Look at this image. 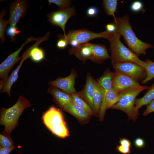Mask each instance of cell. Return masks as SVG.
<instances>
[{"instance_id": "44dd1931", "label": "cell", "mask_w": 154, "mask_h": 154, "mask_svg": "<svg viewBox=\"0 0 154 154\" xmlns=\"http://www.w3.org/2000/svg\"><path fill=\"white\" fill-rule=\"evenodd\" d=\"M63 110L70 113L81 122L87 120L91 115L84 109L72 102L67 105Z\"/></svg>"}, {"instance_id": "2e32d148", "label": "cell", "mask_w": 154, "mask_h": 154, "mask_svg": "<svg viewBox=\"0 0 154 154\" xmlns=\"http://www.w3.org/2000/svg\"><path fill=\"white\" fill-rule=\"evenodd\" d=\"M120 92L112 88L108 92L106 96L104 106L101 108L99 113V117L100 121H103L106 110L111 109L119 101L120 99Z\"/></svg>"}, {"instance_id": "277c9868", "label": "cell", "mask_w": 154, "mask_h": 154, "mask_svg": "<svg viewBox=\"0 0 154 154\" xmlns=\"http://www.w3.org/2000/svg\"><path fill=\"white\" fill-rule=\"evenodd\" d=\"M147 86L134 87L120 91V99L111 109L119 110L125 113L129 120L135 122L139 115L134 109V102L136 97L141 92L147 89Z\"/></svg>"}, {"instance_id": "7402d4cb", "label": "cell", "mask_w": 154, "mask_h": 154, "mask_svg": "<svg viewBox=\"0 0 154 154\" xmlns=\"http://www.w3.org/2000/svg\"><path fill=\"white\" fill-rule=\"evenodd\" d=\"M144 95L142 98H136L134 102L135 111L139 112V109L145 105H147L154 99V81L152 85L149 87Z\"/></svg>"}, {"instance_id": "ac0fdd59", "label": "cell", "mask_w": 154, "mask_h": 154, "mask_svg": "<svg viewBox=\"0 0 154 154\" xmlns=\"http://www.w3.org/2000/svg\"><path fill=\"white\" fill-rule=\"evenodd\" d=\"M47 93L51 94L56 103L62 109L72 102L71 94L58 88L50 87L47 90Z\"/></svg>"}, {"instance_id": "d590c367", "label": "cell", "mask_w": 154, "mask_h": 154, "mask_svg": "<svg viewBox=\"0 0 154 154\" xmlns=\"http://www.w3.org/2000/svg\"><path fill=\"white\" fill-rule=\"evenodd\" d=\"M134 144L137 148H141L145 146V143L143 139L141 137H138L135 139Z\"/></svg>"}, {"instance_id": "4dcf8cb0", "label": "cell", "mask_w": 154, "mask_h": 154, "mask_svg": "<svg viewBox=\"0 0 154 154\" xmlns=\"http://www.w3.org/2000/svg\"><path fill=\"white\" fill-rule=\"evenodd\" d=\"M59 39L57 40L56 46L57 48L61 49H65L69 44V42L65 38L63 35H61L58 36Z\"/></svg>"}, {"instance_id": "603a6c76", "label": "cell", "mask_w": 154, "mask_h": 154, "mask_svg": "<svg viewBox=\"0 0 154 154\" xmlns=\"http://www.w3.org/2000/svg\"><path fill=\"white\" fill-rule=\"evenodd\" d=\"M103 100V95L101 90L96 81L93 102L94 115L99 116Z\"/></svg>"}, {"instance_id": "52a82bcc", "label": "cell", "mask_w": 154, "mask_h": 154, "mask_svg": "<svg viewBox=\"0 0 154 154\" xmlns=\"http://www.w3.org/2000/svg\"><path fill=\"white\" fill-rule=\"evenodd\" d=\"M115 72L125 75L136 81H142L146 76L145 68L131 61H126L113 66Z\"/></svg>"}, {"instance_id": "5bb4252c", "label": "cell", "mask_w": 154, "mask_h": 154, "mask_svg": "<svg viewBox=\"0 0 154 154\" xmlns=\"http://www.w3.org/2000/svg\"><path fill=\"white\" fill-rule=\"evenodd\" d=\"M92 45V43L88 42L80 44L77 46L72 47L69 49L68 52L70 55H74L84 63L87 60L90 59Z\"/></svg>"}, {"instance_id": "9c48e42d", "label": "cell", "mask_w": 154, "mask_h": 154, "mask_svg": "<svg viewBox=\"0 0 154 154\" xmlns=\"http://www.w3.org/2000/svg\"><path fill=\"white\" fill-rule=\"evenodd\" d=\"M76 14L74 6L66 9H59L56 11L51 12L46 15L48 18L47 21L53 25L60 27L63 31L64 35H66V24L71 17Z\"/></svg>"}, {"instance_id": "4fadbf2b", "label": "cell", "mask_w": 154, "mask_h": 154, "mask_svg": "<svg viewBox=\"0 0 154 154\" xmlns=\"http://www.w3.org/2000/svg\"><path fill=\"white\" fill-rule=\"evenodd\" d=\"M96 81L90 73L86 75V82L83 89L80 91L77 92L79 95L88 104L93 111V97Z\"/></svg>"}, {"instance_id": "4316f807", "label": "cell", "mask_w": 154, "mask_h": 154, "mask_svg": "<svg viewBox=\"0 0 154 154\" xmlns=\"http://www.w3.org/2000/svg\"><path fill=\"white\" fill-rule=\"evenodd\" d=\"M7 13V11L2 9L0 13V38L1 44L6 42L4 36L5 32L7 25L9 24L8 20L6 18L4 19L3 18Z\"/></svg>"}, {"instance_id": "f35d334b", "label": "cell", "mask_w": 154, "mask_h": 154, "mask_svg": "<svg viewBox=\"0 0 154 154\" xmlns=\"http://www.w3.org/2000/svg\"><path fill=\"white\" fill-rule=\"evenodd\" d=\"M15 149L14 146L9 148L0 147V154H9Z\"/></svg>"}, {"instance_id": "5b68a950", "label": "cell", "mask_w": 154, "mask_h": 154, "mask_svg": "<svg viewBox=\"0 0 154 154\" xmlns=\"http://www.w3.org/2000/svg\"><path fill=\"white\" fill-rule=\"evenodd\" d=\"M42 119L45 125L53 134L63 138L69 136L62 114L58 109L51 107L44 113Z\"/></svg>"}, {"instance_id": "8992f818", "label": "cell", "mask_w": 154, "mask_h": 154, "mask_svg": "<svg viewBox=\"0 0 154 154\" xmlns=\"http://www.w3.org/2000/svg\"><path fill=\"white\" fill-rule=\"evenodd\" d=\"M40 37L35 38L28 37L26 41L16 51L11 53L0 65V90L3 88L8 78V74L13 66L21 59L19 55L25 46L30 42L37 40Z\"/></svg>"}, {"instance_id": "ffe728a7", "label": "cell", "mask_w": 154, "mask_h": 154, "mask_svg": "<svg viewBox=\"0 0 154 154\" xmlns=\"http://www.w3.org/2000/svg\"><path fill=\"white\" fill-rule=\"evenodd\" d=\"M110 58L105 45L93 43L92 54L90 60L95 63L101 64Z\"/></svg>"}, {"instance_id": "74e56055", "label": "cell", "mask_w": 154, "mask_h": 154, "mask_svg": "<svg viewBox=\"0 0 154 154\" xmlns=\"http://www.w3.org/2000/svg\"><path fill=\"white\" fill-rule=\"evenodd\" d=\"M106 28V31L111 33L116 31L117 30L116 26L113 22L107 24Z\"/></svg>"}, {"instance_id": "d6a6232c", "label": "cell", "mask_w": 154, "mask_h": 154, "mask_svg": "<svg viewBox=\"0 0 154 154\" xmlns=\"http://www.w3.org/2000/svg\"><path fill=\"white\" fill-rule=\"evenodd\" d=\"M147 106L143 114V116H146L154 112V99Z\"/></svg>"}, {"instance_id": "83f0119b", "label": "cell", "mask_w": 154, "mask_h": 154, "mask_svg": "<svg viewBox=\"0 0 154 154\" xmlns=\"http://www.w3.org/2000/svg\"><path fill=\"white\" fill-rule=\"evenodd\" d=\"M0 147L9 148L14 147V143L9 136L0 135Z\"/></svg>"}, {"instance_id": "7a4b0ae2", "label": "cell", "mask_w": 154, "mask_h": 154, "mask_svg": "<svg viewBox=\"0 0 154 154\" xmlns=\"http://www.w3.org/2000/svg\"><path fill=\"white\" fill-rule=\"evenodd\" d=\"M121 35L116 31L113 33L108 40L111 64L113 66L125 61L134 62L145 68V61L140 60L128 48L126 47L120 40Z\"/></svg>"}, {"instance_id": "cb8c5ba5", "label": "cell", "mask_w": 154, "mask_h": 154, "mask_svg": "<svg viewBox=\"0 0 154 154\" xmlns=\"http://www.w3.org/2000/svg\"><path fill=\"white\" fill-rule=\"evenodd\" d=\"M117 0H104L102 5L104 10L108 16H112L115 19L116 17L115 13L117 10Z\"/></svg>"}, {"instance_id": "f1b7e54d", "label": "cell", "mask_w": 154, "mask_h": 154, "mask_svg": "<svg viewBox=\"0 0 154 154\" xmlns=\"http://www.w3.org/2000/svg\"><path fill=\"white\" fill-rule=\"evenodd\" d=\"M49 4L54 3L61 9H66L70 7L72 0H48Z\"/></svg>"}, {"instance_id": "d4e9b609", "label": "cell", "mask_w": 154, "mask_h": 154, "mask_svg": "<svg viewBox=\"0 0 154 154\" xmlns=\"http://www.w3.org/2000/svg\"><path fill=\"white\" fill-rule=\"evenodd\" d=\"M72 102L78 105L87 111L90 114L94 115V112L88 104L76 92L71 94Z\"/></svg>"}, {"instance_id": "3957f363", "label": "cell", "mask_w": 154, "mask_h": 154, "mask_svg": "<svg viewBox=\"0 0 154 154\" xmlns=\"http://www.w3.org/2000/svg\"><path fill=\"white\" fill-rule=\"evenodd\" d=\"M31 106L29 100L21 95L13 106L8 108H3L0 110V125L5 128L3 134L9 136L12 131L18 125L19 118L25 109Z\"/></svg>"}, {"instance_id": "ba28073f", "label": "cell", "mask_w": 154, "mask_h": 154, "mask_svg": "<svg viewBox=\"0 0 154 154\" xmlns=\"http://www.w3.org/2000/svg\"><path fill=\"white\" fill-rule=\"evenodd\" d=\"M112 33L106 31L96 33L83 28L70 31L66 35H63L67 39H74L80 44L96 38H104L108 40Z\"/></svg>"}, {"instance_id": "484cf974", "label": "cell", "mask_w": 154, "mask_h": 154, "mask_svg": "<svg viewBox=\"0 0 154 154\" xmlns=\"http://www.w3.org/2000/svg\"><path fill=\"white\" fill-rule=\"evenodd\" d=\"M145 61L146 64L145 69L146 76L141 81L142 84H146L154 78V62L149 59H146Z\"/></svg>"}, {"instance_id": "9a60e30c", "label": "cell", "mask_w": 154, "mask_h": 154, "mask_svg": "<svg viewBox=\"0 0 154 154\" xmlns=\"http://www.w3.org/2000/svg\"><path fill=\"white\" fill-rule=\"evenodd\" d=\"M50 32H48L46 34L40 38L31 46L28 47L29 55L31 60L33 62L39 63L45 58V54L44 50L38 47L39 45L42 42L47 40L49 38Z\"/></svg>"}, {"instance_id": "8d00e7d4", "label": "cell", "mask_w": 154, "mask_h": 154, "mask_svg": "<svg viewBox=\"0 0 154 154\" xmlns=\"http://www.w3.org/2000/svg\"><path fill=\"white\" fill-rule=\"evenodd\" d=\"M119 143L121 145L131 148V141L125 137L120 138Z\"/></svg>"}, {"instance_id": "8fae6325", "label": "cell", "mask_w": 154, "mask_h": 154, "mask_svg": "<svg viewBox=\"0 0 154 154\" xmlns=\"http://www.w3.org/2000/svg\"><path fill=\"white\" fill-rule=\"evenodd\" d=\"M77 75L76 71L73 69L68 76L64 78L60 77L55 80L50 81L48 84L71 94L76 92L74 85Z\"/></svg>"}, {"instance_id": "7c38bea8", "label": "cell", "mask_w": 154, "mask_h": 154, "mask_svg": "<svg viewBox=\"0 0 154 154\" xmlns=\"http://www.w3.org/2000/svg\"><path fill=\"white\" fill-rule=\"evenodd\" d=\"M141 86L137 82L128 76L117 72H114L112 88L121 91L131 88Z\"/></svg>"}, {"instance_id": "d6986e66", "label": "cell", "mask_w": 154, "mask_h": 154, "mask_svg": "<svg viewBox=\"0 0 154 154\" xmlns=\"http://www.w3.org/2000/svg\"><path fill=\"white\" fill-rule=\"evenodd\" d=\"M114 74V72H111L108 68L103 74L96 81L101 90L103 95V100L101 108L104 106L106 94L112 88V81Z\"/></svg>"}, {"instance_id": "e575fe53", "label": "cell", "mask_w": 154, "mask_h": 154, "mask_svg": "<svg viewBox=\"0 0 154 154\" xmlns=\"http://www.w3.org/2000/svg\"><path fill=\"white\" fill-rule=\"evenodd\" d=\"M116 149L117 151L123 154H128L131 152V148L120 145L116 146Z\"/></svg>"}, {"instance_id": "836d02e7", "label": "cell", "mask_w": 154, "mask_h": 154, "mask_svg": "<svg viewBox=\"0 0 154 154\" xmlns=\"http://www.w3.org/2000/svg\"><path fill=\"white\" fill-rule=\"evenodd\" d=\"M98 13V9L94 7L88 8L86 11V15L90 17H94L96 16Z\"/></svg>"}, {"instance_id": "1f68e13d", "label": "cell", "mask_w": 154, "mask_h": 154, "mask_svg": "<svg viewBox=\"0 0 154 154\" xmlns=\"http://www.w3.org/2000/svg\"><path fill=\"white\" fill-rule=\"evenodd\" d=\"M130 8L132 11L134 12H139L143 9V5L141 1H136L131 3Z\"/></svg>"}, {"instance_id": "30bf717a", "label": "cell", "mask_w": 154, "mask_h": 154, "mask_svg": "<svg viewBox=\"0 0 154 154\" xmlns=\"http://www.w3.org/2000/svg\"><path fill=\"white\" fill-rule=\"evenodd\" d=\"M27 8V2L25 0H16L10 3L8 19L10 26L16 27L25 15Z\"/></svg>"}, {"instance_id": "f546056e", "label": "cell", "mask_w": 154, "mask_h": 154, "mask_svg": "<svg viewBox=\"0 0 154 154\" xmlns=\"http://www.w3.org/2000/svg\"><path fill=\"white\" fill-rule=\"evenodd\" d=\"M19 33V31L16 27L9 26L6 30V34L9 36L11 41L15 43V37Z\"/></svg>"}, {"instance_id": "6da1fadb", "label": "cell", "mask_w": 154, "mask_h": 154, "mask_svg": "<svg viewBox=\"0 0 154 154\" xmlns=\"http://www.w3.org/2000/svg\"><path fill=\"white\" fill-rule=\"evenodd\" d=\"M113 22L116 26V31L123 37L128 48L138 57L141 54H146L148 49L153 47L151 44L143 42L137 37L128 16L116 17Z\"/></svg>"}, {"instance_id": "e0dca14e", "label": "cell", "mask_w": 154, "mask_h": 154, "mask_svg": "<svg viewBox=\"0 0 154 154\" xmlns=\"http://www.w3.org/2000/svg\"><path fill=\"white\" fill-rule=\"evenodd\" d=\"M29 51V49L28 48L23 53L21 56V59L19 64L16 69L12 71L11 74L8 78L1 91V93L6 92L8 95L11 96V87L18 79V73L24 61L28 58H30Z\"/></svg>"}]
</instances>
